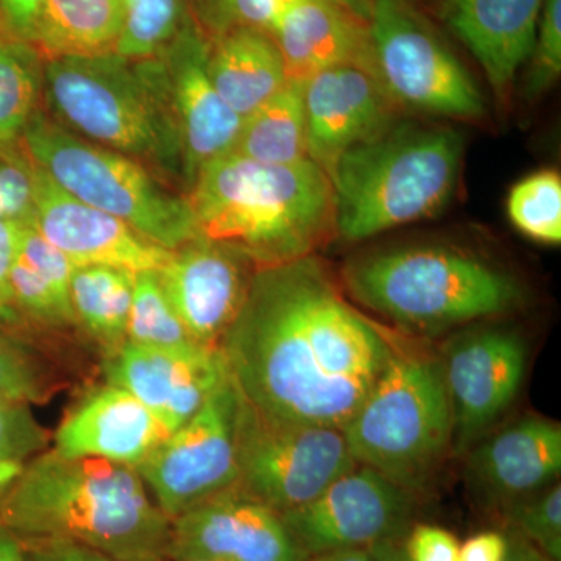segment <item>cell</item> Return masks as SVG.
<instances>
[{"instance_id":"obj_1","label":"cell","mask_w":561,"mask_h":561,"mask_svg":"<svg viewBox=\"0 0 561 561\" xmlns=\"http://www.w3.org/2000/svg\"><path fill=\"white\" fill-rule=\"evenodd\" d=\"M219 350L251 408L335 430L353 419L393 354L313 256L260 268Z\"/></svg>"},{"instance_id":"obj_2","label":"cell","mask_w":561,"mask_h":561,"mask_svg":"<svg viewBox=\"0 0 561 561\" xmlns=\"http://www.w3.org/2000/svg\"><path fill=\"white\" fill-rule=\"evenodd\" d=\"M0 524L20 538L80 542L121 561H168L172 519L138 468L46 449L0 497Z\"/></svg>"},{"instance_id":"obj_3","label":"cell","mask_w":561,"mask_h":561,"mask_svg":"<svg viewBox=\"0 0 561 561\" xmlns=\"http://www.w3.org/2000/svg\"><path fill=\"white\" fill-rule=\"evenodd\" d=\"M190 187L198 238L241 251L260 268L312 256L335 234L331 179L312 160L262 164L230 151Z\"/></svg>"},{"instance_id":"obj_4","label":"cell","mask_w":561,"mask_h":561,"mask_svg":"<svg viewBox=\"0 0 561 561\" xmlns=\"http://www.w3.org/2000/svg\"><path fill=\"white\" fill-rule=\"evenodd\" d=\"M463 151L454 128L400 122L345 151L330 173L335 234L359 242L434 217L451 201Z\"/></svg>"},{"instance_id":"obj_5","label":"cell","mask_w":561,"mask_h":561,"mask_svg":"<svg viewBox=\"0 0 561 561\" xmlns=\"http://www.w3.org/2000/svg\"><path fill=\"white\" fill-rule=\"evenodd\" d=\"M43 91L68 130L140 164L183 175V149L160 57L116 51L44 61Z\"/></svg>"},{"instance_id":"obj_6","label":"cell","mask_w":561,"mask_h":561,"mask_svg":"<svg viewBox=\"0 0 561 561\" xmlns=\"http://www.w3.org/2000/svg\"><path fill=\"white\" fill-rule=\"evenodd\" d=\"M343 280L354 300L402 327L434 330L516 308V280L446 249H404L350 262Z\"/></svg>"},{"instance_id":"obj_7","label":"cell","mask_w":561,"mask_h":561,"mask_svg":"<svg viewBox=\"0 0 561 561\" xmlns=\"http://www.w3.org/2000/svg\"><path fill=\"white\" fill-rule=\"evenodd\" d=\"M342 432L356 465L415 493L454 438L440 362L393 351L381 378Z\"/></svg>"},{"instance_id":"obj_8","label":"cell","mask_w":561,"mask_h":561,"mask_svg":"<svg viewBox=\"0 0 561 561\" xmlns=\"http://www.w3.org/2000/svg\"><path fill=\"white\" fill-rule=\"evenodd\" d=\"M22 149L62 191L149 241L173 251L201 239L187 198L165 190L139 161L81 138L39 110Z\"/></svg>"},{"instance_id":"obj_9","label":"cell","mask_w":561,"mask_h":561,"mask_svg":"<svg viewBox=\"0 0 561 561\" xmlns=\"http://www.w3.org/2000/svg\"><path fill=\"white\" fill-rule=\"evenodd\" d=\"M376 77L398 108L456 121H479L486 103L451 47L411 0H373Z\"/></svg>"},{"instance_id":"obj_10","label":"cell","mask_w":561,"mask_h":561,"mask_svg":"<svg viewBox=\"0 0 561 561\" xmlns=\"http://www.w3.org/2000/svg\"><path fill=\"white\" fill-rule=\"evenodd\" d=\"M354 467L342 430L272 419L241 397L238 486L250 496L278 513L294 511Z\"/></svg>"},{"instance_id":"obj_11","label":"cell","mask_w":561,"mask_h":561,"mask_svg":"<svg viewBox=\"0 0 561 561\" xmlns=\"http://www.w3.org/2000/svg\"><path fill=\"white\" fill-rule=\"evenodd\" d=\"M231 378L139 465L154 504L168 518L238 486V413Z\"/></svg>"},{"instance_id":"obj_12","label":"cell","mask_w":561,"mask_h":561,"mask_svg":"<svg viewBox=\"0 0 561 561\" xmlns=\"http://www.w3.org/2000/svg\"><path fill=\"white\" fill-rule=\"evenodd\" d=\"M413 511L412 493L356 465L308 504L279 515L301 551L312 557L402 540L411 530Z\"/></svg>"},{"instance_id":"obj_13","label":"cell","mask_w":561,"mask_h":561,"mask_svg":"<svg viewBox=\"0 0 561 561\" xmlns=\"http://www.w3.org/2000/svg\"><path fill=\"white\" fill-rule=\"evenodd\" d=\"M278 512L239 486L172 519L168 561H306Z\"/></svg>"},{"instance_id":"obj_14","label":"cell","mask_w":561,"mask_h":561,"mask_svg":"<svg viewBox=\"0 0 561 561\" xmlns=\"http://www.w3.org/2000/svg\"><path fill=\"white\" fill-rule=\"evenodd\" d=\"M33 184V214L28 220L66 254L73 267L103 265L139 275L160 272L171 261L172 250L149 241L117 217L72 197L35 164Z\"/></svg>"},{"instance_id":"obj_15","label":"cell","mask_w":561,"mask_h":561,"mask_svg":"<svg viewBox=\"0 0 561 561\" xmlns=\"http://www.w3.org/2000/svg\"><path fill=\"white\" fill-rule=\"evenodd\" d=\"M106 383L130 391L175 432L230 379L219 348L171 351L125 341L108 351Z\"/></svg>"},{"instance_id":"obj_16","label":"cell","mask_w":561,"mask_h":561,"mask_svg":"<svg viewBox=\"0 0 561 561\" xmlns=\"http://www.w3.org/2000/svg\"><path fill=\"white\" fill-rule=\"evenodd\" d=\"M309 160L330 175L345 151L389 130L398 106L371 70L337 66L302 81Z\"/></svg>"},{"instance_id":"obj_17","label":"cell","mask_w":561,"mask_h":561,"mask_svg":"<svg viewBox=\"0 0 561 561\" xmlns=\"http://www.w3.org/2000/svg\"><path fill=\"white\" fill-rule=\"evenodd\" d=\"M208 54L209 41L192 20L158 55L179 127L183 176L190 186L208 162L230 153L243 122L214 88Z\"/></svg>"},{"instance_id":"obj_18","label":"cell","mask_w":561,"mask_h":561,"mask_svg":"<svg viewBox=\"0 0 561 561\" xmlns=\"http://www.w3.org/2000/svg\"><path fill=\"white\" fill-rule=\"evenodd\" d=\"M241 251L206 239H195L173 250L171 261L158 272L173 311L209 348H219L225 332L241 312L251 279Z\"/></svg>"},{"instance_id":"obj_19","label":"cell","mask_w":561,"mask_h":561,"mask_svg":"<svg viewBox=\"0 0 561 561\" xmlns=\"http://www.w3.org/2000/svg\"><path fill=\"white\" fill-rule=\"evenodd\" d=\"M526 346L501 330L474 332L454 342L443 362L451 401L454 438L470 445L500 419L522 389Z\"/></svg>"},{"instance_id":"obj_20","label":"cell","mask_w":561,"mask_h":561,"mask_svg":"<svg viewBox=\"0 0 561 561\" xmlns=\"http://www.w3.org/2000/svg\"><path fill=\"white\" fill-rule=\"evenodd\" d=\"M171 435L130 391L106 383L92 391L61 421L54 451L138 468Z\"/></svg>"},{"instance_id":"obj_21","label":"cell","mask_w":561,"mask_h":561,"mask_svg":"<svg viewBox=\"0 0 561 561\" xmlns=\"http://www.w3.org/2000/svg\"><path fill=\"white\" fill-rule=\"evenodd\" d=\"M545 0H443L449 31L481 66L501 102L529 60Z\"/></svg>"},{"instance_id":"obj_22","label":"cell","mask_w":561,"mask_h":561,"mask_svg":"<svg viewBox=\"0 0 561 561\" xmlns=\"http://www.w3.org/2000/svg\"><path fill=\"white\" fill-rule=\"evenodd\" d=\"M268 33L289 80L305 81L337 66H360L376 76L368 22L337 0H298Z\"/></svg>"},{"instance_id":"obj_23","label":"cell","mask_w":561,"mask_h":561,"mask_svg":"<svg viewBox=\"0 0 561 561\" xmlns=\"http://www.w3.org/2000/svg\"><path fill=\"white\" fill-rule=\"evenodd\" d=\"M471 470L497 500L516 502L537 493L561 470L560 424L541 416L516 421L472 454Z\"/></svg>"},{"instance_id":"obj_24","label":"cell","mask_w":561,"mask_h":561,"mask_svg":"<svg viewBox=\"0 0 561 561\" xmlns=\"http://www.w3.org/2000/svg\"><path fill=\"white\" fill-rule=\"evenodd\" d=\"M208 73L220 98L242 119L289 83L275 39L260 28H236L209 43Z\"/></svg>"},{"instance_id":"obj_25","label":"cell","mask_w":561,"mask_h":561,"mask_svg":"<svg viewBox=\"0 0 561 561\" xmlns=\"http://www.w3.org/2000/svg\"><path fill=\"white\" fill-rule=\"evenodd\" d=\"M122 28V0H41L32 46L44 61L113 54Z\"/></svg>"},{"instance_id":"obj_26","label":"cell","mask_w":561,"mask_h":561,"mask_svg":"<svg viewBox=\"0 0 561 561\" xmlns=\"http://www.w3.org/2000/svg\"><path fill=\"white\" fill-rule=\"evenodd\" d=\"M232 153L262 164L309 160L302 81L289 83L242 122Z\"/></svg>"},{"instance_id":"obj_27","label":"cell","mask_w":561,"mask_h":561,"mask_svg":"<svg viewBox=\"0 0 561 561\" xmlns=\"http://www.w3.org/2000/svg\"><path fill=\"white\" fill-rule=\"evenodd\" d=\"M135 278V273L103 265L76 268L70 278V306L77 324L108 351L127 341Z\"/></svg>"},{"instance_id":"obj_28","label":"cell","mask_w":561,"mask_h":561,"mask_svg":"<svg viewBox=\"0 0 561 561\" xmlns=\"http://www.w3.org/2000/svg\"><path fill=\"white\" fill-rule=\"evenodd\" d=\"M44 60L35 46L0 33V153L21 149L43 91Z\"/></svg>"},{"instance_id":"obj_29","label":"cell","mask_w":561,"mask_h":561,"mask_svg":"<svg viewBox=\"0 0 561 561\" xmlns=\"http://www.w3.org/2000/svg\"><path fill=\"white\" fill-rule=\"evenodd\" d=\"M127 342L171 351H192L205 346L195 341L179 313L173 311L162 290L158 272L136 275Z\"/></svg>"},{"instance_id":"obj_30","label":"cell","mask_w":561,"mask_h":561,"mask_svg":"<svg viewBox=\"0 0 561 561\" xmlns=\"http://www.w3.org/2000/svg\"><path fill=\"white\" fill-rule=\"evenodd\" d=\"M124 28L116 54L128 60L158 57L192 21L187 0H122Z\"/></svg>"},{"instance_id":"obj_31","label":"cell","mask_w":561,"mask_h":561,"mask_svg":"<svg viewBox=\"0 0 561 561\" xmlns=\"http://www.w3.org/2000/svg\"><path fill=\"white\" fill-rule=\"evenodd\" d=\"M507 214L513 227L531 241L561 242V176L552 169L530 173L512 187Z\"/></svg>"},{"instance_id":"obj_32","label":"cell","mask_w":561,"mask_h":561,"mask_svg":"<svg viewBox=\"0 0 561 561\" xmlns=\"http://www.w3.org/2000/svg\"><path fill=\"white\" fill-rule=\"evenodd\" d=\"M49 443V431L33 415L31 404L0 398V497Z\"/></svg>"},{"instance_id":"obj_33","label":"cell","mask_w":561,"mask_h":561,"mask_svg":"<svg viewBox=\"0 0 561 561\" xmlns=\"http://www.w3.org/2000/svg\"><path fill=\"white\" fill-rule=\"evenodd\" d=\"M192 20L209 43L236 28L271 32L273 24L298 0H187Z\"/></svg>"},{"instance_id":"obj_34","label":"cell","mask_w":561,"mask_h":561,"mask_svg":"<svg viewBox=\"0 0 561 561\" xmlns=\"http://www.w3.org/2000/svg\"><path fill=\"white\" fill-rule=\"evenodd\" d=\"M508 526L553 561L561 560V489L553 485L545 493L513 502Z\"/></svg>"},{"instance_id":"obj_35","label":"cell","mask_w":561,"mask_h":561,"mask_svg":"<svg viewBox=\"0 0 561 561\" xmlns=\"http://www.w3.org/2000/svg\"><path fill=\"white\" fill-rule=\"evenodd\" d=\"M50 394L49 375L36 357L0 331V398L33 405L49 401Z\"/></svg>"},{"instance_id":"obj_36","label":"cell","mask_w":561,"mask_h":561,"mask_svg":"<svg viewBox=\"0 0 561 561\" xmlns=\"http://www.w3.org/2000/svg\"><path fill=\"white\" fill-rule=\"evenodd\" d=\"M527 62L524 95L531 101L551 90L561 73V0H545Z\"/></svg>"},{"instance_id":"obj_37","label":"cell","mask_w":561,"mask_h":561,"mask_svg":"<svg viewBox=\"0 0 561 561\" xmlns=\"http://www.w3.org/2000/svg\"><path fill=\"white\" fill-rule=\"evenodd\" d=\"M11 297L18 312L49 324H77L70 302L21 257L14 256L10 271Z\"/></svg>"},{"instance_id":"obj_38","label":"cell","mask_w":561,"mask_h":561,"mask_svg":"<svg viewBox=\"0 0 561 561\" xmlns=\"http://www.w3.org/2000/svg\"><path fill=\"white\" fill-rule=\"evenodd\" d=\"M16 254L25 264L31 265L33 271L43 276L62 300L70 302V278L76 267L65 253H61L33 227L31 220L21 224Z\"/></svg>"},{"instance_id":"obj_39","label":"cell","mask_w":561,"mask_h":561,"mask_svg":"<svg viewBox=\"0 0 561 561\" xmlns=\"http://www.w3.org/2000/svg\"><path fill=\"white\" fill-rule=\"evenodd\" d=\"M33 194V164L24 149L0 153V221L31 219Z\"/></svg>"},{"instance_id":"obj_40","label":"cell","mask_w":561,"mask_h":561,"mask_svg":"<svg viewBox=\"0 0 561 561\" xmlns=\"http://www.w3.org/2000/svg\"><path fill=\"white\" fill-rule=\"evenodd\" d=\"M409 561H459L460 545L451 531L431 524H416L402 541Z\"/></svg>"},{"instance_id":"obj_41","label":"cell","mask_w":561,"mask_h":561,"mask_svg":"<svg viewBox=\"0 0 561 561\" xmlns=\"http://www.w3.org/2000/svg\"><path fill=\"white\" fill-rule=\"evenodd\" d=\"M22 221H0V324H16L21 313L11 297L10 271L16 256Z\"/></svg>"},{"instance_id":"obj_42","label":"cell","mask_w":561,"mask_h":561,"mask_svg":"<svg viewBox=\"0 0 561 561\" xmlns=\"http://www.w3.org/2000/svg\"><path fill=\"white\" fill-rule=\"evenodd\" d=\"M31 561H121L88 546L58 538H21Z\"/></svg>"},{"instance_id":"obj_43","label":"cell","mask_w":561,"mask_h":561,"mask_svg":"<svg viewBox=\"0 0 561 561\" xmlns=\"http://www.w3.org/2000/svg\"><path fill=\"white\" fill-rule=\"evenodd\" d=\"M41 0H0V28L3 35L31 43Z\"/></svg>"},{"instance_id":"obj_44","label":"cell","mask_w":561,"mask_h":561,"mask_svg":"<svg viewBox=\"0 0 561 561\" xmlns=\"http://www.w3.org/2000/svg\"><path fill=\"white\" fill-rule=\"evenodd\" d=\"M507 551V535L494 530L481 531L460 546L459 561H505Z\"/></svg>"},{"instance_id":"obj_45","label":"cell","mask_w":561,"mask_h":561,"mask_svg":"<svg viewBox=\"0 0 561 561\" xmlns=\"http://www.w3.org/2000/svg\"><path fill=\"white\" fill-rule=\"evenodd\" d=\"M505 535H507L508 540V551L505 561H553L548 559L545 553L538 551L522 535L516 534L515 530L508 529V534Z\"/></svg>"},{"instance_id":"obj_46","label":"cell","mask_w":561,"mask_h":561,"mask_svg":"<svg viewBox=\"0 0 561 561\" xmlns=\"http://www.w3.org/2000/svg\"><path fill=\"white\" fill-rule=\"evenodd\" d=\"M0 561H31L16 534L0 524Z\"/></svg>"},{"instance_id":"obj_47","label":"cell","mask_w":561,"mask_h":561,"mask_svg":"<svg viewBox=\"0 0 561 561\" xmlns=\"http://www.w3.org/2000/svg\"><path fill=\"white\" fill-rule=\"evenodd\" d=\"M373 561H409L402 540H386L367 548Z\"/></svg>"},{"instance_id":"obj_48","label":"cell","mask_w":561,"mask_h":561,"mask_svg":"<svg viewBox=\"0 0 561 561\" xmlns=\"http://www.w3.org/2000/svg\"><path fill=\"white\" fill-rule=\"evenodd\" d=\"M306 561H373V557L368 549H342V551L319 553V556L309 557Z\"/></svg>"},{"instance_id":"obj_49","label":"cell","mask_w":561,"mask_h":561,"mask_svg":"<svg viewBox=\"0 0 561 561\" xmlns=\"http://www.w3.org/2000/svg\"><path fill=\"white\" fill-rule=\"evenodd\" d=\"M341 5L353 11L360 20H370L373 0H337Z\"/></svg>"},{"instance_id":"obj_50","label":"cell","mask_w":561,"mask_h":561,"mask_svg":"<svg viewBox=\"0 0 561 561\" xmlns=\"http://www.w3.org/2000/svg\"><path fill=\"white\" fill-rule=\"evenodd\" d=\"M183 561H209V560H183Z\"/></svg>"}]
</instances>
